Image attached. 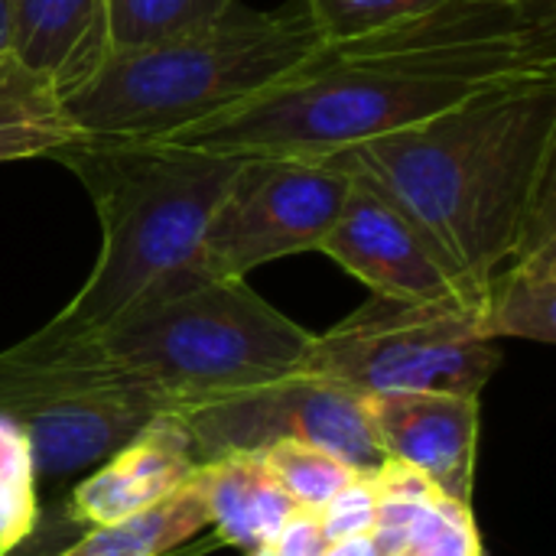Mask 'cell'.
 Instances as JSON below:
<instances>
[{
  "label": "cell",
  "mask_w": 556,
  "mask_h": 556,
  "mask_svg": "<svg viewBox=\"0 0 556 556\" xmlns=\"http://www.w3.org/2000/svg\"><path fill=\"white\" fill-rule=\"evenodd\" d=\"M407 556H482V538L472 518V505L456 502L440 521V528Z\"/></svg>",
  "instance_id": "cell-23"
},
{
  "label": "cell",
  "mask_w": 556,
  "mask_h": 556,
  "mask_svg": "<svg viewBox=\"0 0 556 556\" xmlns=\"http://www.w3.org/2000/svg\"><path fill=\"white\" fill-rule=\"evenodd\" d=\"M208 525L222 544L257 551L270 547L293 515V498L277 485L261 453H228L199 466Z\"/></svg>",
  "instance_id": "cell-14"
},
{
  "label": "cell",
  "mask_w": 556,
  "mask_h": 556,
  "mask_svg": "<svg viewBox=\"0 0 556 556\" xmlns=\"http://www.w3.org/2000/svg\"><path fill=\"white\" fill-rule=\"evenodd\" d=\"M238 0H108V55L153 49L218 23Z\"/></svg>",
  "instance_id": "cell-18"
},
{
  "label": "cell",
  "mask_w": 556,
  "mask_h": 556,
  "mask_svg": "<svg viewBox=\"0 0 556 556\" xmlns=\"http://www.w3.org/2000/svg\"><path fill=\"white\" fill-rule=\"evenodd\" d=\"M261 456L296 508H323L355 476V469H349L336 456L296 440L270 443L267 450H261Z\"/></svg>",
  "instance_id": "cell-21"
},
{
  "label": "cell",
  "mask_w": 556,
  "mask_h": 556,
  "mask_svg": "<svg viewBox=\"0 0 556 556\" xmlns=\"http://www.w3.org/2000/svg\"><path fill=\"white\" fill-rule=\"evenodd\" d=\"M108 0H16L13 55L46 72L62 98L78 91L108 59Z\"/></svg>",
  "instance_id": "cell-13"
},
{
  "label": "cell",
  "mask_w": 556,
  "mask_h": 556,
  "mask_svg": "<svg viewBox=\"0 0 556 556\" xmlns=\"http://www.w3.org/2000/svg\"><path fill=\"white\" fill-rule=\"evenodd\" d=\"M179 417L189 430L195 466L228 453H261L280 440L316 446L355 472H375L384 463L365 414V397L303 371Z\"/></svg>",
  "instance_id": "cell-8"
},
{
  "label": "cell",
  "mask_w": 556,
  "mask_h": 556,
  "mask_svg": "<svg viewBox=\"0 0 556 556\" xmlns=\"http://www.w3.org/2000/svg\"><path fill=\"white\" fill-rule=\"evenodd\" d=\"M316 251L332 257L342 270L358 277L381 300L459 303L472 313L433 244L358 169L336 225Z\"/></svg>",
  "instance_id": "cell-10"
},
{
  "label": "cell",
  "mask_w": 556,
  "mask_h": 556,
  "mask_svg": "<svg viewBox=\"0 0 556 556\" xmlns=\"http://www.w3.org/2000/svg\"><path fill=\"white\" fill-rule=\"evenodd\" d=\"M55 160L91 195L101 251L72 303L42 326L52 336L94 332L137 300L202 274L205 228L241 166V156L166 140H85Z\"/></svg>",
  "instance_id": "cell-3"
},
{
  "label": "cell",
  "mask_w": 556,
  "mask_h": 556,
  "mask_svg": "<svg viewBox=\"0 0 556 556\" xmlns=\"http://www.w3.org/2000/svg\"><path fill=\"white\" fill-rule=\"evenodd\" d=\"M244 556H274V551L270 547H257V551H248Z\"/></svg>",
  "instance_id": "cell-28"
},
{
  "label": "cell",
  "mask_w": 556,
  "mask_h": 556,
  "mask_svg": "<svg viewBox=\"0 0 556 556\" xmlns=\"http://www.w3.org/2000/svg\"><path fill=\"white\" fill-rule=\"evenodd\" d=\"M538 78H556V0H482L391 36L323 46L287 81L166 143L332 156Z\"/></svg>",
  "instance_id": "cell-1"
},
{
  "label": "cell",
  "mask_w": 556,
  "mask_h": 556,
  "mask_svg": "<svg viewBox=\"0 0 556 556\" xmlns=\"http://www.w3.org/2000/svg\"><path fill=\"white\" fill-rule=\"evenodd\" d=\"M502 352L479 336L459 303H397L375 296L336 329L313 336L300 371L355 394L479 397Z\"/></svg>",
  "instance_id": "cell-6"
},
{
  "label": "cell",
  "mask_w": 556,
  "mask_h": 556,
  "mask_svg": "<svg viewBox=\"0 0 556 556\" xmlns=\"http://www.w3.org/2000/svg\"><path fill=\"white\" fill-rule=\"evenodd\" d=\"M323 46L306 0H287L277 10L238 0L199 33L108 55L94 78L65 98V108L85 140H173L287 81Z\"/></svg>",
  "instance_id": "cell-4"
},
{
  "label": "cell",
  "mask_w": 556,
  "mask_h": 556,
  "mask_svg": "<svg viewBox=\"0 0 556 556\" xmlns=\"http://www.w3.org/2000/svg\"><path fill=\"white\" fill-rule=\"evenodd\" d=\"M365 414L384 459L417 469L443 495L472 505L479 397L365 394Z\"/></svg>",
  "instance_id": "cell-11"
},
{
  "label": "cell",
  "mask_w": 556,
  "mask_h": 556,
  "mask_svg": "<svg viewBox=\"0 0 556 556\" xmlns=\"http://www.w3.org/2000/svg\"><path fill=\"white\" fill-rule=\"evenodd\" d=\"M329 547L323 534L319 508H293V515L283 521L277 541L270 544L274 556H323Z\"/></svg>",
  "instance_id": "cell-24"
},
{
  "label": "cell",
  "mask_w": 556,
  "mask_h": 556,
  "mask_svg": "<svg viewBox=\"0 0 556 556\" xmlns=\"http://www.w3.org/2000/svg\"><path fill=\"white\" fill-rule=\"evenodd\" d=\"M39 525L36 469L23 427L0 417V556H10Z\"/></svg>",
  "instance_id": "cell-20"
},
{
  "label": "cell",
  "mask_w": 556,
  "mask_h": 556,
  "mask_svg": "<svg viewBox=\"0 0 556 556\" xmlns=\"http://www.w3.org/2000/svg\"><path fill=\"white\" fill-rule=\"evenodd\" d=\"M208 528V505L199 469L192 479L166 502L114 521L108 528H91L78 544L55 556H163L189 544Z\"/></svg>",
  "instance_id": "cell-17"
},
{
  "label": "cell",
  "mask_w": 556,
  "mask_h": 556,
  "mask_svg": "<svg viewBox=\"0 0 556 556\" xmlns=\"http://www.w3.org/2000/svg\"><path fill=\"white\" fill-rule=\"evenodd\" d=\"M342 153L420 228L476 319L495 274L556 228V78L476 94Z\"/></svg>",
  "instance_id": "cell-2"
},
{
  "label": "cell",
  "mask_w": 556,
  "mask_h": 556,
  "mask_svg": "<svg viewBox=\"0 0 556 556\" xmlns=\"http://www.w3.org/2000/svg\"><path fill=\"white\" fill-rule=\"evenodd\" d=\"M378 472V469H375ZM375 472H355L349 485H342L323 508V534L326 541H345L358 534H371L378 515V485Z\"/></svg>",
  "instance_id": "cell-22"
},
{
  "label": "cell",
  "mask_w": 556,
  "mask_h": 556,
  "mask_svg": "<svg viewBox=\"0 0 556 556\" xmlns=\"http://www.w3.org/2000/svg\"><path fill=\"white\" fill-rule=\"evenodd\" d=\"M218 547H225V544L215 534H208L202 541H189V544H182V547H176V551H169V554L163 556H205L212 554V551H218Z\"/></svg>",
  "instance_id": "cell-27"
},
{
  "label": "cell",
  "mask_w": 556,
  "mask_h": 556,
  "mask_svg": "<svg viewBox=\"0 0 556 556\" xmlns=\"http://www.w3.org/2000/svg\"><path fill=\"white\" fill-rule=\"evenodd\" d=\"M85 143L59 85L13 52L0 59V163L36 160Z\"/></svg>",
  "instance_id": "cell-16"
},
{
  "label": "cell",
  "mask_w": 556,
  "mask_h": 556,
  "mask_svg": "<svg viewBox=\"0 0 556 556\" xmlns=\"http://www.w3.org/2000/svg\"><path fill=\"white\" fill-rule=\"evenodd\" d=\"M469 3L482 0H306L326 46L391 36Z\"/></svg>",
  "instance_id": "cell-19"
},
{
  "label": "cell",
  "mask_w": 556,
  "mask_h": 556,
  "mask_svg": "<svg viewBox=\"0 0 556 556\" xmlns=\"http://www.w3.org/2000/svg\"><path fill=\"white\" fill-rule=\"evenodd\" d=\"M42 388L46 401L23 410L16 424L29 440L36 482L46 485L111 459L160 414H169L153 394L101 365L78 378L42 371Z\"/></svg>",
  "instance_id": "cell-9"
},
{
  "label": "cell",
  "mask_w": 556,
  "mask_h": 556,
  "mask_svg": "<svg viewBox=\"0 0 556 556\" xmlns=\"http://www.w3.org/2000/svg\"><path fill=\"white\" fill-rule=\"evenodd\" d=\"M479 336L556 342V228L528 241L489 283L479 309Z\"/></svg>",
  "instance_id": "cell-15"
},
{
  "label": "cell",
  "mask_w": 556,
  "mask_h": 556,
  "mask_svg": "<svg viewBox=\"0 0 556 556\" xmlns=\"http://www.w3.org/2000/svg\"><path fill=\"white\" fill-rule=\"evenodd\" d=\"M13 26H16V0H0V59L13 52Z\"/></svg>",
  "instance_id": "cell-26"
},
{
  "label": "cell",
  "mask_w": 556,
  "mask_h": 556,
  "mask_svg": "<svg viewBox=\"0 0 556 556\" xmlns=\"http://www.w3.org/2000/svg\"><path fill=\"white\" fill-rule=\"evenodd\" d=\"M323 556H378L371 534H358V538H345V541H332Z\"/></svg>",
  "instance_id": "cell-25"
},
{
  "label": "cell",
  "mask_w": 556,
  "mask_h": 556,
  "mask_svg": "<svg viewBox=\"0 0 556 556\" xmlns=\"http://www.w3.org/2000/svg\"><path fill=\"white\" fill-rule=\"evenodd\" d=\"M62 339L186 414L296 375L313 332L244 280L195 274L137 300L94 332Z\"/></svg>",
  "instance_id": "cell-5"
},
{
  "label": "cell",
  "mask_w": 556,
  "mask_h": 556,
  "mask_svg": "<svg viewBox=\"0 0 556 556\" xmlns=\"http://www.w3.org/2000/svg\"><path fill=\"white\" fill-rule=\"evenodd\" d=\"M192 440L179 414H160L140 437L117 450L68 498V521L108 528L176 495L195 472Z\"/></svg>",
  "instance_id": "cell-12"
},
{
  "label": "cell",
  "mask_w": 556,
  "mask_h": 556,
  "mask_svg": "<svg viewBox=\"0 0 556 556\" xmlns=\"http://www.w3.org/2000/svg\"><path fill=\"white\" fill-rule=\"evenodd\" d=\"M355 182L349 153L241 156L199 251V270L244 280L254 267L316 251Z\"/></svg>",
  "instance_id": "cell-7"
}]
</instances>
